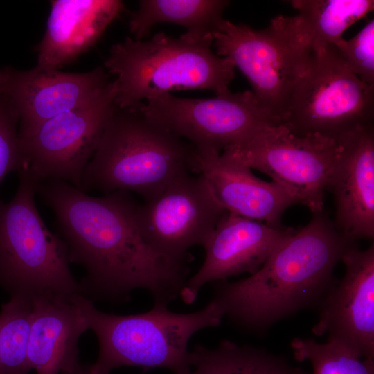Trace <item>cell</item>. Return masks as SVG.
Wrapping results in <instances>:
<instances>
[{
    "label": "cell",
    "instance_id": "13",
    "mask_svg": "<svg viewBox=\"0 0 374 374\" xmlns=\"http://www.w3.org/2000/svg\"><path fill=\"white\" fill-rule=\"evenodd\" d=\"M106 71L98 66L86 73H65L37 66L18 70L0 69V92L10 101L19 118V137L44 122L82 106L109 84Z\"/></svg>",
    "mask_w": 374,
    "mask_h": 374
},
{
    "label": "cell",
    "instance_id": "9",
    "mask_svg": "<svg viewBox=\"0 0 374 374\" xmlns=\"http://www.w3.org/2000/svg\"><path fill=\"white\" fill-rule=\"evenodd\" d=\"M338 141L318 135H297L285 126H270L225 148V158L267 174L287 188L313 213L323 210L333 172Z\"/></svg>",
    "mask_w": 374,
    "mask_h": 374
},
{
    "label": "cell",
    "instance_id": "14",
    "mask_svg": "<svg viewBox=\"0 0 374 374\" xmlns=\"http://www.w3.org/2000/svg\"><path fill=\"white\" fill-rule=\"evenodd\" d=\"M295 230L274 228L226 212L203 244L204 261L188 278L179 297L190 304L207 283L242 273H256Z\"/></svg>",
    "mask_w": 374,
    "mask_h": 374
},
{
    "label": "cell",
    "instance_id": "6",
    "mask_svg": "<svg viewBox=\"0 0 374 374\" xmlns=\"http://www.w3.org/2000/svg\"><path fill=\"white\" fill-rule=\"evenodd\" d=\"M18 172L15 196L0 202V286L11 296L78 295L67 246L48 229L35 205L39 182L26 167Z\"/></svg>",
    "mask_w": 374,
    "mask_h": 374
},
{
    "label": "cell",
    "instance_id": "2",
    "mask_svg": "<svg viewBox=\"0 0 374 374\" xmlns=\"http://www.w3.org/2000/svg\"><path fill=\"white\" fill-rule=\"evenodd\" d=\"M353 245L323 211L295 230L261 268L235 281L214 282L211 299L224 317L258 330L296 312L321 304L337 283L336 265Z\"/></svg>",
    "mask_w": 374,
    "mask_h": 374
},
{
    "label": "cell",
    "instance_id": "7",
    "mask_svg": "<svg viewBox=\"0 0 374 374\" xmlns=\"http://www.w3.org/2000/svg\"><path fill=\"white\" fill-rule=\"evenodd\" d=\"M213 43L216 54L240 70L260 104L281 125L313 50L299 17L280 15L260 30L224 19L213 33Z\"/></svg>",
    "mask_w": 374,
    "mask_h": 374
},
{
    "label": "cell",
    "instance_id": "26",
    "mask_svg": "<svg viewBox=\"0 0 374 374\" xmlns=\"http://www.w3.org/2000/svg\"><path fill=\"white\" fill-rule=\"evenodd\" d=\"M24 166L19 118L8 99L0 92V183L8 173L19 171Z\"/></svg>",
    "mask_w": 374,
    "mask_h": 374
},
{
    "label": "cell",
    "instance_id": "15",
    "mask_svg": "<svg viewBox=\"0 0 374 374\" xmlns=\"http://www.w3.org/2000/svg\"><path fill=\"white\" fill-rule=\"evenodd\" d=\"M341 260L344 278L321 303L312 332L328 334L364 358L374 359V246L350 249Z\"/></svg>",
    "mask_w": 374,
    "mask_h": 374
},
{
    "label": "cell",
    "instance_id": "27",
    "mask_svg": "<svg viewBox=\"0 0 374 374\" xmlns=\"http://www.w3.org/2000/svg\"><path fill=\"white\" fill-rule=\"evenodd\" d=\"M145 372L143 373L144 374ZM72 374H89L87 371V366H82L80 365V368Z\"/></svg>",
    "mask_w": 374,
    "mask_h": 374
},
{
    "label": "cell",
    "instance_id": "28",
    "mask_svg": "<svg viewBox=\"0 0 374 374\" xmlns=\"http://www.w3.org/2000/svg\"><path fill=\"white\" fill-rule=\"evenodd\" d=\"M72 374V373H71Z\"/></svg>",
    "mask_w": 374,
    "mask_h": 374
},
{
    "label": "cell",
    "instance_id": "17",
    "mask_svg": "<svg viewBox=\"0 0 374 374\" xmlns=\"http://www.w3.org/2000/svg\"><path fill=\"white\" fill-rule=\"evenodd\" d=\"M337 141L339 153L327 189L335 199V224L355 240L373 238V126L347 133Z\"/></svg>",
    "mask_w": 374,
    "mask_h": 374
},
{
    "label": "cell",
    "instance_id": "19",
    "mask_svg": "<svg viewBox=\"0 0 374 374\" xmlns=\"http://www.w3.org/2000/svg\"><path fill=\"white\" fill-rule=\"evenodd\" d=\"M124 9L118 0H54L35 66L58 69L90 48Z\"/></svg>",
    "mask_w": 374,
    "mask_h": 374
},
{
    "label": "cell",
    "instance_id": "1",
    "mask_svg": "<svg viewBox=\"0 0 374 374\" xmlns=\"http://www.w3.org/2000/svg\"><path fill=\"white\" fill-rule=\"evenodd\" d=\"M37 193L55 214L70 263L84 269L80 296L123 303L134 290L145 289L154 305L167 307L180 296L188 263L170 260L144 242L136 220L138 204L128 192L93 197L66 181L48 179L38 184Z\"/></svg>",
    "mask_w": 374,
    "mask_h": 374
},
{
    "label": "cell",
    "instance_id": "4",
    "mask_svg": "<svg viewBox=\"0 0 374 374\" xmlns=\"http://www.w3.org/2000/svg\"><path fill=\"white\" fill-rule=\"evenodd\" d=\"M193 146L138 109L116 108L87 164L80 190L134 192L145 201L192 171Z\"/></svg>",
    "mask_w": 374,
    "mask_h": 374
},
{
    "label": "cell",
    "instance_id": "10",
    "mask_svg": "<svg viewBox=\"0 0 374 374\" xmlns=\"http://www.w3.org/2000/svg\"><path fill=\"white\" fill-rule=\"evenodd\" d=\"M116 94V83L110 81L87 103L19 137L24 167L38 182L60 179L80 190L85 168L117 108Z\"/></svg>",
    "mask_w": 374,
    "mask_h": 374
},
{
    "label": "cell",
    "instance_id": "11",
    "mask_svg": "<svg viewBox=\"0 0 374 374\" xmlns=\"http://www.w3.org/2000/svg\"><path fill=\"white\" fill-rule=\"evenodd\" d=\"M137 109L193 147L220 152L265 127L280 125L249 90L208 99L166 93L145 100Z\"/></svg>",
    "mask_w": 374,
    "mask_h": 374
},
{
    "label": "cell",
    "instance_id": "24",
    "mask_svg": "<svg viewBox=\"0 0 374 374\" xmlns=\"http://www.w3.org/2000/svg\"><path fill=\"white\" fill-rule=\"evenodd\" d=\"M291 346L297 361L310 362L313 374H374L373 359L362 357L337 341L294 338Z\"/></svg>",
    "mask_w": 374,
    "mask_h": 374
},
{
    "label": "cell",
    "instance_id": "22",
    "mask_svg": "<svg viewBox=\"0 0 374 374\" xmlns=\"http://www.w3.org/2000/svg\"><path fill=\"white\" fill-rule=\"evenodd\" d=\"M290 3L313 49L334 44L374 7L373 0H292Z\"/></svg>",
    "mask_w": 374,
    "mask_h": 374
},
{
    "label": "cell",
    "instance_id": "3",
    "mask_svg": "<svg viewBox=\"0 0 374 374\" xmlns=\"http://www.w3.org/2000/svg\"><path fill=\"white\" fill-rule=\"evenodd\" d=\"M213 37L195 39L164 33L151 39L127 37L114 44L104 65L115 76V102L120 109L139 105L173 91L206 89L216 96L231 91L235 67L212 48Z\"/></svg>",
    "mask_w": 374,
    "mask_h": 374
},
{
    "label": "cell",
    "instance_id": "20",
    "mask_svg": "<svg viewBox=\"0 0 374 374\" xmlns=\"http://www.w3.org/2000/svg\"><path fill=\"white\" fill-rule=\"evenodd\" d=\"M230 1L225 0H141L132 12L129 28L136 40H143L159 23H171L186 29L184 33L195 39L213 37L224 19Z\"/></svg>",
    "mask_w": 374,
    "mask_h": 374
},
{
    "label": "cell",
    "instance_id": "5",
    "mask_svg": "<svg viewBox=\"0 0 374 374\" xmlns=\"http://www.w3.org/2000/svg\"><path fill=\"white\" fill-rule=\"evenodd\" d=\"M78 303L88 330L95 333L98 356L89 374H110L122 366L147 372L163 368L178 373L189 367L188 344L198 331L220 325L223 316L211 300L203 309L179 314L167 306L153 305L144 313L114 314L97 309L79 295Z\"/></svg>",
    "mask_w": 374,
    "mask_h": 374
},
{
    "label": "cell",
    "instance_id": "8",
    "mask_svg": "<svg viewBox=\"0 0 374 374\" xmlns=\"http://www.w3.org/2000/svg\"><path fill=\"white\" fill-rule=\"evenodd\" d=\"M374 87L362 82L333 45L315 48L296 83L281 125L297 135L337 141L373 126Z\"/></svg>",
    "mask_w": 374,
    "mask_h": 374
},
{
    "label": "cell",
    "instance_id": "18",
    "mask_svg": "<svg viewBox=\"0 0 374 374\" xmlns=\"http://www.w3.org/2000/svg\"><path fill=\"white\" fill-rule=\"evenodd\" d=\"M79 295L39 294L31 299L27 357L37 374H71L80 368L78 342L88 329Z\"/></svg>",
    "mask_w": 374,
    "mask_h": 374
},
{
    "label": "cell",
    "instance_id": "21",
    "mask_svg": "<svg viewBox=\"0 0 374 374\" xmlns=\"http://www.w3.org/2000/svg\"><path fill=\"white\" fill-rule=\"evenodd\" d=\"M177 374H309L282 357L229 340L216 348L197 344L189 353V367Z\"/></svg>",
    "mask_w": 374,
    "mask_h": 374
},
{
    "label": "cell",
    "instance_id": "12",
    "mask_svg": "<svg viewBox=\"0 0 374 374\" xmlns=\"http://www.w3.org/2000/svg\"><path fill=\"white\" fill-rule=\"evenodd\" d=\"M197 175H180L157 197L136 209L144 242L156 253L177 262L192 260L188 251L202 246L227 212L206 179Z\"/></svg>",
    "mask_w": 374,
    "mask_h": 374
},
{
    "label": "cell",
    "instance_id": "25",
    "mask_svg": "<svg viewBox=\"0 0 374 374\" xmlns=\"http://www.w3.org/2000/svg\"><path fill=\"white\" fill-rule=\"evenodd\" d=\"M332 45L350 70L374 87V20L351 39L342 37Z\"/></svg>",
    "mask_w": 374,
    "mask_h": 374
},
{
    "label": "cell",
    "instance_id": "23",
    "mask_svg": "<svg viewBox=\"0 0 374 374\" xmlns=\"http://www.w3.org/2000/svg\"><path fill=\"white\" fill-rule=\"evenodd\" d=\"M32 299L14 296L0 312V374L30 371L27 348L32 320Z\"/></svg>",
    "mask_w": 374,
    "mask_h": 374
},
{
    "label": "cell",
    "instance_id": "16",
    "mask_svg": "<svg viewBox=\"0 0 374 374\" xmlns=\"http://www.w3.org/2000/svg\"><path fill=\"white\" fill-rule=\"evenodd\" d=\"M192 172L202 175L216 198L233 215L282 229L284 212L299 201L287 188L255 177L250 168L231 161L221 152L193 147Z\"/></svg>",
    "mask_w": 374,
    "mask_h": 374
}]
</instances>
